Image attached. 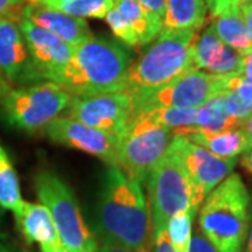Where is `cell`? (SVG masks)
I'll return each mask as SVG.
<instances>
[{"instance_id":"5b68a950","label":"cell","mask_w":252,"mask_h":252,"mask_svg":"<svg viewBox=\"0 0 252 252\" xmlns=\"http://www.w3.org/2000/svg\"><path fill=\"white\" fill-rule=\"evenodd\" d=\"M35 190L48 209L62 245L69 252H97L98 241L87 227L79 202L67 184L51 171L36 174Z\"/></svg>"},{"instance_id":"44dd1931","label":"cell","mask_w":252,"mask_h":252,"mask_svg":"<svg viewBox=\"0 0 252 252\" xmlns=\"http://www.w3.org/2000/svg\"><path fill=\"white\" fill-rule=\"evenodd\" d=\"M114 7L122 14L136 35L139 46L149 45L162 31V20L142 7L136 0H115Z\"/></svg>"},{"instance_id":"603a6c76","label":"cell","mask_w":252,"mask_h":252,"mask_svg":"<svg viewBox=\"0 0 252 252\" xmlns=\"http://www.w3.org/2000/svg\"><path fill=\"white\" fill-rule=\"evenodd\" d=\"M237 127H243V124L228 114L221 93H217L198 108L196 129L193 130L219 132V130L237 129Z\"/></svg>"},{"instance_id":"ffe728a7","label":"cell","mask_w":252,"mask_h":252,"mask_svg":"<svg viewBox=\"0 0 252 252\" xmlns=\"http://www.w3.org/2000/svg\"><path fill=\"white\" fill-rule=\"evenodd\" d=\"M212 27L220 41L240 54L247 55L252 49V42L247 34L240 4H233L224 11L212 17Z\"/></svg>"},{"instance_id":"d4e9b609","label":"cell","mask_w":252,"mask_h":252,"mask_svg":"<svg viewBox=\"0 0 252 252\" xmlns=\"http://www.w3.org/2000/svg\"><path fill=\"white\" fill-rule=\"evenodd\" d=\"M21 192L17 171L9 154L0 144V207L14 212L21 205Z\"/></svg>"},{"instance_id":"f546056e","label":"cell","mask_w":252,"mask_h":252,"mask_svg":"<svg viewBox=\"0 0 252 252\" xmlns=\"http://www.w3.org/2000/svg\"><path fill=\"white\" fill-rule=\"evenodd\" d=\"M152 252H175L172 245L168 241V237L165 230L157 231L153 234V245H152Z\"/></svg>"},{"instance_id":"6da1fadb","label":"cell","mask_w":252,"mask_h":252,"mask_svg":"<svg viewBox=\"0 0 252 252\" xmlns=\"http://www.w3.org/2000/svg\"><path fill=\"white\" fill-rule=\"evenodd\" d=\"M97 241L133 251H152L153 225L142 184L118 165H108L95 216Z\"/></svg>"},{"instance_id":"f35d334b","label":"cell","mask_w":252,"mask_h":252,"mask_svg":"<svg viewBox=\"0 0 252 252\" xmlns=\"http://www.w3.org/2000/svg\"><path fill=\"white\" fill-rule=\"evenodd\" d=\"M243 130L245 136H247V139H248V143L252 147V112L250 114V117L245 119V122H244L243 125Z\"/></svg>"},{"instance_id":"cb8c5ba5","label":"cell","mask_w":252,"mask_h":252,"mask_svg":"<svg viewBox=\"0 0 252 252\" xmlns=\"http://www.w3.org/2000/svg\"><path fill=\"white\" fill-rule=\"evenodd\" d=\"M143 112L152 121L171 129L175 135L196 129L198 121V108H171V107H160L150 108Z\"/></svg>"},{"instance_id":"e0dca14e","label":"cell","mask_w":252,"mask_h":252,"mask_svg":"<svg viewBox=\"0 0 252 252\" xmlns=\"http://www.w3.org/2000/svg\"><path fill=\"white\" fill-rule=\"evenodd\" d=\"M18 231L27 244H38L42 252H58L62 247L52 217L42 203L23 200L13 212Z\"/></svg>"},{"instance_id":"7c38bea8","label":"cell","mask_w":252,"mask_h":252,"mask_svg":"<svg viewBox=\"0 0 252 252\" xmlns=\"http://www.w3.org/2000/svg\"><path fill=\"white\" fill-rule=\"evenodd\" d=\"M42 132L55 143L98 157L108 165H117L118 135L84 125L73 118H56L44 127Z\"/></svg>"},{"instance_id":"ac0fdd59","label":"cell","mask_w":252,"mask_h":252,"mask_svg":"<svg viewBox=\"0 0 252 252\" xmlns=\"http://www.w3.org/2000/svg\"><path fill=\"white\" fill-rule=\"evenodd\" d=\"M181 135L185 136L193 144L203 147L209 153L224 160L237 158L238 154L245 153L251 149L243 127L219 130V132L188 130Z\"/></svg>"},{"instance_id":"83f0119b","label":"cell","mask_w":252,"mask_h":252,"mask_svg":"<svg viewBox=\"0 0 252 252\" xmlns=\"http://www.w3.org/2000/svg\"><path fill=\"white\" fill-rule=\"evenodd\" d=\"M104 18H105L108 27L111 28V31L114 32V35L119 38L124 44L132 46V48L139 46L133 31L130 30V27L127 26V23L125 21V18L122 17V14L115 7H112V9L109 10L108 13H107V16Z\"/></svg>"},{"instance_id":"3957f363","label":"cell","mask_w":252,"mask_h":252,"mask_svg":"<svg viewBox=\"0 0 252 252\" xmlns=\"http://www.w3.org/2000/svg\"><path fill=\"white\" fill-rule=\"evenodd\" d=\"M250 193L237 174L225 177L199 209V230L217 252H243L250 228Z\"/></svg>"},{"instance_id":"836d02e7","label":"cell","mask_w":252,"mask_h":252,"mask_svg":"<svg viewBox=\"0 0 252 252\" xmlns=\"http://www.w3.org/2000/svg\"><path fill=\"white\" fill-rule=\"evenodd\" d=\"M241 14H243L244 23H245V28H247V34L250 36L252 42V3H247V4H241Z\"/></svg>"},{"instance_id":"8d00e7d4","label":"cell","mask_w":252,"mask_h":252,"mask_svg":"<svg viewBox=\"0 0 252 252\" xmlns=\"http://www.w3.org/2000/svg\"><path fill=\"white\" fill-rule=\"evenodd\" d=\"M0 252H31L26 250V248H23V247H20L17 244L11 243L9 240H3V238H0Z\"/></svg>"},{"instance_id":"4fadbf2b","label":"cell","mask_w":252,"mask_h":252,"mask_svg":"<svg viewBox=\"0 0 252 252\" xmlns=\"http://www.w3.org/2000/svg\"><path fill=\"white\" fill-rule=\"evenodd\" d=\"M20 28L27 45L35 77H44L46 80L54 81L72 58L74 48L67 45L49 31L31 23L23 16V13L20 18Z\"/></svg>"},{"instance_id":"8fae6325","label":"cell","mask_w":252,"mask_h":252,"mask_svg":"<svg viewBox=\"0 0 252 252\" xmlns=\"http://www.w3.org/2000/svg\"><path fill=\"white\" fill-rule=\"evenodd\" d=\"M67 108L81 124L121 136L135 115V101L130 91L119 90L72 97Z\"/></svg>"},{"instance_id":"277c9868","label":"cell","mask_w":252,"mask_h":252,"mask_svg":"<svg viewBox=\"0 0 252 252\" xmlns=\"http://www.w3.org/2000/svg\"><path fill=\"white\" fill-rule=\"evenodd\" d=\"M196 38V31H161L127 69L124 90H156L193 69Z\"/></svg>"},{"instance_id":"9c48e42d","label":"cell","mask_w":252,"mask_h":252,"mask_svg":"<svg viewBox=\"0 0 252 252\" xmlns=\"http://www.w3.org/2000/svg\"><path fill=\"white\" fill-rule=\"evenodd\" d=\"M224 77L193 67L156 90L130 91L135 101V114L160 107L199 108L220 93Z\"/></svg>"},{"instance_id":"d590c367","label":"cell","mask_w":252,"mask_h":252,"mask_svg":"<svg viewBox=\"0 0 252 252\" xmlns=\"http://www.w3.org/2000/svg\"><path fill=\"white\" fill-rule=\"evenodd\" d=\"M247 80H250L252 83V49L247 55H244V62L241 73Z\"/></svg>"},{"instance_id":"ee69618b","label":"cell","mask_w":252,"mask_h":252,"mask_svg":"<svg viewBox=\"0 0 252 252\" xmlns=\"http://www.w3.org/2000/svg\"><path fill=\"white\" fill-rule=\"evenodd\" d=\"M58 252H69V251H67V250H66V248H64V247L62 245V247L59 248V251H58Z\"/></svg>"},{"instance_id":"ba28073f","label":"cell","mask_w":252,"mask_h":252,"mask_svg":"<svg viewBox=\"0 0 252 252\" xmlns=\"http://www.w3.org/2000/svg\"><path fill=\"white\" fill-rule=\"evenodd\" d=\"M153 234L165 230L167 221L175 213L193 206L192 188L180 160L171 150L156 164L146 180Z\"/></svg>"},{"instance_id":"4dcf8cb0","label":"cell","mask_w":252,"mask_h":252,"mask_svg":"<svg viewBox=\"0 0 252 252\" xmlns=\"http://www.w3.org/2000/svg\"><path fill=\"white\" fill-rule=\"evenodd\" d=\"M142 7L150 11L156 17L164 18L165 13V0H136Z\"/></svg>"},{"instance_id":"5bb4252c","label":"cell","mask_w":252,"mask_h":252,"mask_svg":"<svg viewBox=\"0 0 252 252\" xmlns=\"http://www.w3.org/2000/svg\"><path fill=\"white\" fill-rule=\"evenodd\" d=\"M23 10L0 18V73L11 83L35 79L20 28Z\"/></svg>"},{"instance_id":"4316f807","label":"cell","mask_w":252,"mask_h":252,"mask_svg":"<svg viewBox=\"0 0 252 252\" xmlns=\"http://www.w3.org/2000/svg\"><path fill=\"white\" fill-rule=\"evenodd\" d=\"M198 210L188 209L170 217L165 225V233L168 241L175 252H188L190 237H192V223Z\"/></svg>"},{"instance_id":"1f68e13d","label":"cell","mask_w":252,"mask_h":252,"mask_svg":"<svg viewBox=\"0 0 252 252\" xmlns=\"http://www.w3.org/2000/svg\"><path fill=\"white\" fill-rule=\"evenodd\" d=\"M27 0H0V18L23 10Z\"/></svg>"},{"instance_id":"d6986e66","label":"cell","mask_w":252,"mask_h":252,"mask_svg":"<svg viewBox=\"0 0 252 252\" xmlns=\"http://www.w3.org/2000/svg\"><path fill=\"white\" fill-rule=\"evenodd\" d=\"M205 0H165L162 31H196L206 24Z\"/></svg>"},{"instance_id":"8992f818","label":"cell","mask_w":252,"mask_h":252,"mask_svg":"<svg viewBox=\"0 0 252 252\" xmlns=\"http://www.w3.org/2000/svg\"><path fill=\"white\" fill-rule=\"evenodd\" d=\"M72 95L59 84L46 80L21 89H10L0 98V117L26 133L42 132L69 107Z\"/></svg>"},{"instance_id":"74e56055","label":"cell","mask_w":252,"mask_h":252,"mask_svg":"<svg viewBox=\"0 0 252 252\" xmlns=\"http://www.w3.org/2000/svg\"><path fill=\"white\" fill-rule=\"evenodd\" d=\"M243 252H252V196L250 199V228H248V235Z\"/></svg>"},{"instance_id":"d6a6232c","label":"cell","mask_w":252,"mask_h":252,"mask_svg":"<svg viewBox=\"0 0 252 252\" xmlns=\"http://www.w3.org/2000/svg\"><path fill=\"white\" fill-rule=\"evenodd\" d=\"M206 1L207 10L210 11V16L215 17L217 14H220L221 11H224L227 7L238 4V0H205Z\"/></svg>"},{"instance_id":"7bdbcfd3","label":"cell","mask_w":252,"mask_h":252,"mask_svg":"<svg viewBox=\"0 0 252 252\" xmlns=\"http://www.w3.org/2000/svg\"><path fill=\"white\" fill-rule=\"evenodd\" d=\"M3 215H4V210L0 207V221H1V219H3Z\"/></svg>"},{"instance_id":"7402d4cb","label":"cell","mask_w":252,"mask_h":252,"mask_svg":"<svg viewBox=\"0 0 252 252\" xmlns=\"http://www.w3.org/2000/svg\"><path fill=\"white\" fill-rule=\"evenodd\" d=\"M221 95L224 98L228 114L244 125L245 119L252 112V83L243 74L225 76L221 86Z\"/></svg>"},{"instance_id":"b9f144b4","label":"cell","mask_w":252,"mask_h":252,"mask_svg":"<svg viewBox=\"0 0 252 252\" xmlns=\"http://www.w3.org/2000/svg\"><path fill=\"white\" fill-rule=\"evenodd\" d=\"M247 3H252V0H238V4H247Z\"/></svg>"},{"instance_id":"2e32d148","label":"cell","mask_w":252,"mask_h":252,"mask_svg":"<svg viewBox=\"0 0 252 252\" xmlns=\"http://www.w3.org/2000/svg\"><path fill=\"white\" fill-rule=\"evenodd\" d=\"M244 55L220 41L213 27H207L196 38L193 48V67L216 76L241 73Z\"/></svg>"},{"instance_id":"7a4b0ae2","label":"cell","mask_w":252,"mask_h":252,"mask_svg":"<svg viewBox=\"0 0 252 252\" xmlns=\"http://www.w3.org/2000/svg\"><path fill=\"white\" fill-rule=\"evenodd\" d=\"M132 56L107 36H94L76 46L72 58L54 79L72 97L124 90Z\"/></svg>"},{"instance_id":"ab89813d","label":"cell","mask_w":252,"mask_h":252,"mask_svg":"<svg viewBox=\"0 0 252 252\" xmlns=\"http://www.w3.org/2000/svg\"><path fill=\"white\" fill-rule=\"evenodd\" d=\"M243 165L248 171L252 172V147L248 152H245V157L243 158Z\"/></svg>"},{"instance_id":"60d3db41","label":"cell","mask_w":252,"mask_h":252,"mask_svg":"<svg viewBox=\"0 0 252 252\" xmlns=\"http://www.w3.org/2000/svg\"><path fill=\"white\" fill-rule=\"evenodd\" d=\"M11 87H10V84H9V81L6 80L3 76H1V73H0V98L7 93V91L10 90Z\"/></svg>"},{"instance_id":"484cf974","label":"cell","mask_w":252,"mask_h":252,"mask_svg":"<svg viewBox=\"0 0 252 252\" xmlns=\"http://www.w3.org/2000/svg\"><path fill=\"white\" fill-rule=\"evenodd\" d=\"M52 9L79 18H104L115 0H38Z\"/></svg>"},{"instance_id":"30bf717a","label":"cell","mask_w":252,"mask_h":252,"mask_svg":"<svg viewBox=\"0 0 252 252\" xmlns=\"http://www.w3.org/2000/svg\"><path fill=\"white\" fill-rule=\"evenodd\" d=\"M170 150L180 160L188 177L193 206L200 207L207 195L234 170L237 158H219L203 147L196 146L184 135H175Z\"/></svg>"},{"instance_id":"f1b7e54d","label":"cell","mask_w":252,"mask_h":252,"mask_svg":"<svg viewBox=\"0 0 252 252\" xmlns=\"http://www.w3.org/2000/svg\"><path fill=\"white\" fill-rule=\"evenodd\" d=\"M188 252H217V250L199 230V231H193L190 237Z\"/></svg>"},{"instance_id":"9a60e30c","label":"cell","mask_w":252,"mask_h":252,"mask_svg":"<svg viewBox=\"0 0 252 252\" xmlns=\"http://www.w3.org/2000/svg\"><path fill=\"white\" fill-rule=\"evenodd\" d=\"M23 16L73 48L93 38V32L84 18L69 16L63 11L39 3L38 0L26 1L23 7Z\"/></svg>"},{"instance_id":"52a82bcc","label":"cell","mask_w":252,"mask_h":252,"mask_svg":"<svg viewBox=\"0 0 252 252\" xmlns=\"http://www.w3.org/2000/svg\"><path fill=\"white\" fill-rule=\"evenodd\" d=\"M175 133L152 121L143 112H136L119 136L117 165L129 177L146 184L156 164L168 153Z\"/></svg>"},{"instance_id":"e575fe53","label":"cell","mask_w":252,"mask_h":252,"mask_svg":"<svg viewBox=\"0 0 252 252\" xmlns=\"http://www.w3.org/2000/svg\"><path fill=\"white\" fill-rule=\"evenodd\" d=\"M97 252H152V251H133L126 247L118 245V244L105 243V241H98V250Z\"/></svg>"}]
</instances>
